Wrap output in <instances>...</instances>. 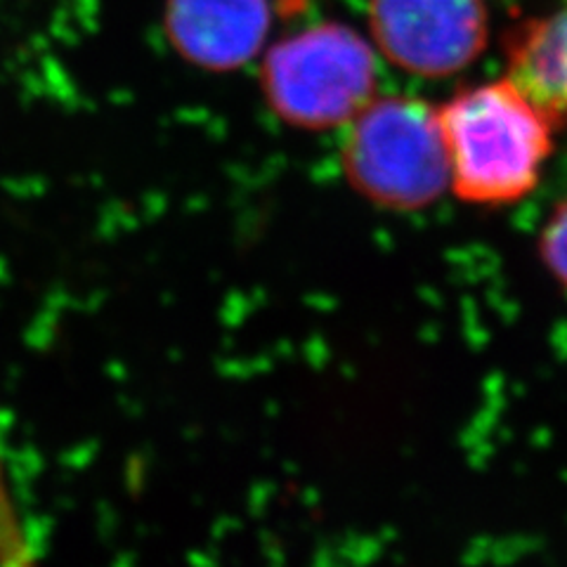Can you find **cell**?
I'll return each mask as SVG.
<instances>
[{
  "mask_svg": "<svg viewBox=\"0 0 567 567\" xmlns=\"http://www.w3.org/2000/svg\"><path fill=\"white\" fill-rule=\"evenodd\" d=\"M437 112L458 202L496 208L537 189L560 128L508 76L471 85Z\"/></svg>",
  "mask_w": 567,
  "mask_h": 567,
  "instance_id": "cell-1",
  "label": "cell"
},
{
  "mask_svg": "<svg viewBox=\"0 0 567 567\" xmlns=\"http://www.w3.org/2000/svg\"><path fill=\"white\" fill-rule=\"evenodd\" d=\"M341 168L364 202L419 213L450 192V158L437 106L412 95H377L346 126Z\"/></svg>",
  "mask_w": 567,
  "mask_h": 567,
  "instance_id": "cell-2",
  "label": "cell"
},
{
  "mask_svg": "<svg viewBox=\"0 0 567 567\" xmlns=\"http://www.w3.org/2000/svg\"><path fill=\"white\" fill-rule=\"evenodd\" d=\"M260 87L270 112L296 131L346 128L379 95L377 48L341 22L306 27L265 50Z\"/></svg>",
  "mask_w": 567,
  "mask_h": 567,
  "instance_id": "cell-3",
  "label": "cell"
},
{
  "mask_svg": "<svg viewBox=\"0 0 567 567\" xmlns=\"http://www.w3.org/2000/svg\"><path fill=\"white\" fill-rule=\"evenodd\" d=\"M369 39L404 74L450 79L489 43L487 0H369Z\"/></svg>",
  "mask_w": 567,
  "mask_h": 567,
  "instance_id": "cell-4",
  "label": "cell"
},
{
  "mask_svg": "<svg viewBox=\"0 0 567 567\" xmlns=\"http://www.w3.org/2000/svg\"><path fill=\"white\" fill-rule=\"evenodd\" d=\"M272 27L270 0H166L164 31L185 62L213 74L256 60Z\"/></svg>",
  "mask_w": 567,
  "mask_h": 567,
  "instance_id": "cell-5",
  "label": "cell"
},
{
  "mask_svg": "<svg viewBox=\"0 0 567 567\" xmlns=\"http://www.w3.org/2000/svg\"><path fill=\"white\" fill-rule=\"evenodd\" d=\"M506 76L556 121L567 126V0L527 17L504 35Z\"/></svg>",
  "mask_w": 567,
  "mask_h": 567,
  "instance_id": "cell-6",
  "label": "cell"
},
{
  "mask_svg": "<svg viewBox=\"0 0 567 567\" xmlns=\"http://www.w3.org/2000/svg\"><path fill=\"white\" fill-rule=\"evenodd\" d=\"M537 251L548 277L567 293V197H563L554 206L551 216L546 218L539 233Z\"/></svg>",
  "mask_w": 567,
  "mask_h": 567,
  "instance_id": "cell-7",
  "label": "cell"
}]
</instances>
